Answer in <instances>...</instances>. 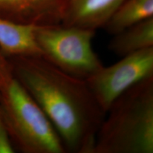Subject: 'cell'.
<instances>
[{"label": "cell", "mask_w": 153, "mask_h": 153, "mask_svg": "<svg viewBox=\"0 0 153 153\" xmlns=\"http://www.w3.org/2000/svg\"><path fill=\"white\" fill-rule=\"evenodd\" d=\"M153 77V47L121 57L108 67L104 65L86 79L99 106L108 111L114 101L139 82Z\"/></svg>", "instance_id": "cell-5"}, {"label": "cell", "mask_w": 153, "mask_h": 153, "mask_svg": "<svg viewBox=\"0 0 153 153\" xmlns=\"http://www.w3.org/2000/svg\"><path fill=\"white\" fill-rule=\"evenodd\" d=\"M70 0H0V17L24 24H62Z\"/></svg>", "instance_id": "cell-6"}, {"label": "cell", "mask_w": 153, "mask_h": 153, "mask_svg": "<svg viewBox=\"0 0 153 153\" xmlns=\"http://www.w3.org/2000/svg\"><path fill=\"white\" fill-rule=\"evenodd\" d=\"M108 48L120 57L153 47V17L114 35Z\"/></svg>", "instance_id": "cell-9"}, {"label": "cell", "mask_w": 153, "mask_h": 153, "mask_svg": "<svg viewBox=\"0 0 153 153\" xmlns=\"http://www.w3.org/2000/svg\"><path fill=\"white\" fill-rule=\"evenodd\" d=\"M126 0H70L62 22L65 26L96 30L103 28Z\"/></svg>", "instance_id": "cell-7"}, {"label": "cell", "mask_w": 153, "mask_h": 153, "mask_svg": "<svg viewBox=\"0 0 153 153\" xmlns=\"http://www.w3.org/2000/svg\"><path fill=\"white\" fill-rule=\"evenodd\" d=\"M9 59L14 76L46 115L65 152L93 153L106 114L86 80L62 71L41 56Z\"/></svg>", "instance_id": "cell-1"}, {"label": "cell", "mask_w": 153, "mask_h": 153, "mask_svg": "<svg viewBox=\"0 0 153 153\" xmlns=\"http://www.w3.org/2000/svg\"><path fill=\"white\" fill-rule=\"evenodd\" d=\"M13 76L10 60L0 49V88Z\"/></svg>", "instance_id": "cell-12"}, {"label": "cell", "mask_w": 153, "mask_h": 153, "mask_svg": "<svg viewBox=\"0 0 153 153\" xmlns=\"http://www.w3.org/2000/svg\"><path fill=\"white\" fill-rule=\"evenodd\" d=\"M153 152V77L125 91L107 111L93 153Z\"/></svg>", "instance_id": "cell-2"}, {"label": "cell", "mask_w": 153, "mask_h": 153, "mask_svg": "<svg viewBox=\"0 0 153 153\" xmlns=\"http://www.w3.org/2000/svg\"><path fill=\"white\" fill-rule=\"evenodd\" d=\"M15 150L0 107V153H14L16 152Z\"/></svg>", "instance_id": "cell-11"}, {"label": "cell", "mask_w": 153, "mask_h": 153, "mask_svg": "<svg viewBox=\"0 0 153 153\" xmlns=\"http://www.w3.org/2000/svg\"><path fill=\"white\" fill-rule=\"evenodd\" d=\"M151 17H153V0H126L103 28L115 35Z\"/></svg>", "instance_id": "cell-10"}, {"label": "cell", "mask_w": 153, "mask_h": 153, "mask_svg": "<svg viewBox=\"0 0 153 153\" xmlns=\"http://www.w3.org/2000/svg\"><path fill=\"white\" fill-rule=\"evenodd\" d=\"M0 107L15 150L25 153L66 152L53 124L14 76L0 88Z\"/></svg>", "instance_id": "cell-3"}, {"label": "cell", "mask_w": 153, "mask_h": 153, "mask_svg": "<svg viewBox=\"0 0 153 153\" xmlns=\"http://www.w3.org/2000/svg\"><path fill=\"white\" fill-rule=\"evenodd\" d=\"M96 30L62 24L36 26L42 57L62 71L86 79L104 66L92 47Z\"/></svg>", "instance_id": "cell-4"}, {"label": "cell", "mask_w": 153, "mask_h": 153, "mask_svg": "<svg viewBox=\"0 0 153 153\" xmlns=\"http://www.w3.org/2000/svg\"><path fill=\"white\" fill-rule=\"evenodd\" d=\"M36 26L0 17V49L8 57L41 56L36 40Z\"/></svg>", "instance_id": "cell-8"}]
</instances>
